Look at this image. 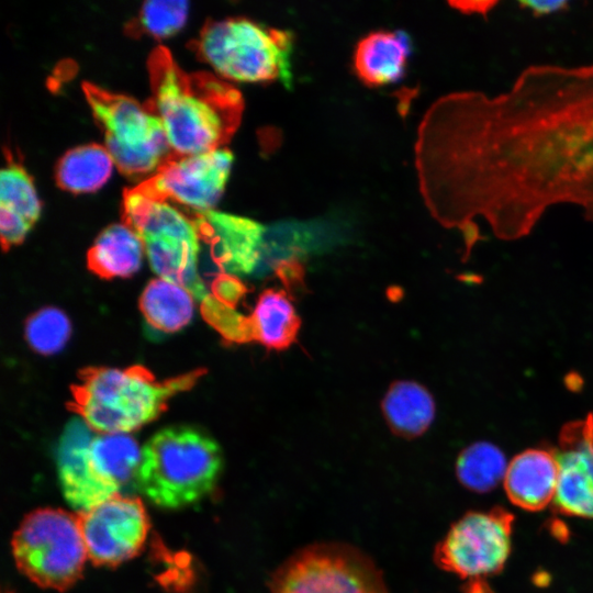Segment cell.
Here are the masks:
<instances>
[{"label": "cell", "instance_id": "cb8c5ba5", "mask_svg": "<svg viewBox=\"0 0 593 593\" xmlns=\"http://www.w3.org/2000/svg\"><path fill=\"white\" fill-rule=\"evenodd\" d=\"M113 159L99 144L81 145L66 152L55 168L59 188L71 193L93 192L110 178Z\"/></svg>", "mask_w": 593, "mask_h": 593}, {"label": "cell", "instance_id": "277c9868", "mask_svg": "<svg viewBox=\"0 0 593 593\" xmlns=\"http://www.w3.org/2000/svg\"><path fill=\"white\" fill-rule=\"evenodd\" d=\"M136 486L156 506L181 508L206 496L223 469L219 444L202 430L166 427L142 447Z\"/></svg>", "mask_w": 593, "mask_h": 593}, {"label": "cell", "instance_id": "2e32d148", "mask_svg": "<svg viewBox=\"0 0 593 593\" xmlns=\"http://www.w3.org/2000/svg\"><path fill=\"white\" fill-rule=\"evenodd\" d=\"M41 214V201L30 174L7 152L0 174V236L3 250L22 243Z\"/></svg>", "mask_w": 593, "mask_h": 593}, {"label": "cell", "instance_id": "ac0fdd59", "mask_svg": "<svg viewBox=\"0 0 593 593\" xmlns=\"http://www.w3.org/2000/svg\"><path fill=\"white\" fill-rule=\"evenodd\" d=\"M411 52L412 43L405 32H371L355 48V72L369 87L396 82L405 74Z\"/></svg>", "mask_w": 593, "mask_h": 593}, {"label": "cell", "instance_id": "5b68a950", "mask_svg": "<svg viewBox=\"0 0 593 593\" xmlns=\"http://www.w3.org/2000/svg\"><path fill=\"white\" fill-rule=\"evenodd\" d=\"M122 217L141 237L158 278L186 288L200 304L209 300L212 293L199 271L202 240L194 215L134 186L124 190Z\"/></svg>", "mask_w": 593, "mask_h": 593}, {"label": "cell", "instance_id": "ffe728a7", "mask_svg": "<svg viewBox=\"0 0 593 593\" xmlns=\"http://www.w3.org/2000/svg\"><path fill=\"white\" fill-rule=\"evenodd\" d=\"M138 443L125 433L94 435L88 450L94 477L114 494H121L128 483H135L142 462Z\"/></svg>", "mask_w": 593, "mask_h": 593}, {"label": "cell", "instance_id": "9a60e30c", "mask_svg": "<svg viewBox=\"0 0 593 593\" xmlns=\"http://www.w3.org/2000/svg\"><path fill=\"white\" fill-rule=\"evenodd\" d=\"M202 243L213 260L230 272H250L257 261L265 228L239 215L211 210L195 214Z\"/></svg>", "mask_w": 593, "mask_h": 593}, {"label": "cell", "instance_id": "6da1fadb", "mask_svg": "<svg viewBox=\"0 0 593 593\" xmlns=\"http://www.w3.org/2000/svg\"><path fill=\"white\" fill-rule=\"evenodd\" d=\"M415 166L432 216L465 239L483 217L502 240L527 236L556 204L593 222V64L532 65L497 96L450 92L426 111Z\"/></svg>", "mask_w": 593, "mask_h": 593}, {"label": "cell", "instance_id": "7c38bea8", "mask_svg": "<svg viewBox=\"0 0 593 593\" xmlns=\"http://www.w3.org/2000/svg\"><path fill=\"white\" fill-rule=\"evenodd\" d=\"M88 558L114 567L135 557L144 546L149 522L143 502L118 494L78 514Z\"/></svg>", "mask_w": 593, "mask_h": 593}, {"label": "cell", "instance_id": "8fae6325", "mask_svg": "<svg viewBox=\"0 0 593 593\" xmlns=\"http://www.w3.org/2000/svg\"><path fill=\"white\" fill-rule=\"evenodd\" d=\"M232 164L233 155L224 148L172 155L136 187L149 197L168 201L195 215L213 210L224 192Z\"/></svg>", "mask_w": 593, "mask_h": 593}, {"label": "cell", "instance_id": "484cf974", "mask_svg": "<svg viewBox=\"0 0 593 593\" xmlns=\"http://www.w3.org/2000/svg\"><path fill=\"white\" fill-rule=\"evenodd\" d=\"M188 11L189 3L182 0L146 1L137 15L126 25V32L131 36L168 37L183 26Z\"/></svg>", "mask_w": 593, "mask_h": 593}, {"label": "cell", "instance_id": "ba28073f", "mask_svg": "<svg viewBox=\"0 0 593 593\" xmlns=\"http://www.w3.org/2000/svg\"><path fill=\"white\" fill-rule=\"evenodd\" d=\"M12 553L18 569L38 586L70 588L88 558L78 515L59 508L33 511L13 535Z\"/></svg>", "mask_w": 593, "mask_h": 593}, {"label": "cell", "instance_id": "d6986e66", "mask_svg": "<svg viewBox=\"0 0 593 593\" xmlns=\"http://www.w3.org/2000/svg\"><path fill=\"white\" fill-rule=\"evenodd\" d=\"M301 320L282 290H264L251 314L244 317V340H256L268 349L283 350L296 342Z\"/></svg>", "mask_w": 593, "mask_h": 593}, {"label": "cell", "instance_id": "603a6c76", "mask_svg": "<svg viewBox=\"0 0 593 593\" xmlns=\"http://www.w3.org/2000/svg\"><path fill=\"white\" fill-rule=\"evenodd\" d=\"M194 296L186 288L156 278L143 290L139 309L150 327L169 334L190 323L194 313Z\"/></svg>", "mask_w": 593, "mask_h": 593}, {"label": "cell", "instance_id": "e0dca14e", "mask_svg": "<svg viewBox=\"0 0 593 593\" xmlns=\"http://www.w3.org/2000/svg\"><path fill=\"white\" fill-rule=\"evenodd\" d=\"M558 463L552 450L529 448L507 465L504 490L510 501L526 511H540L555 500Z\"/></svg>", "mask_w": 593, "mask_h": 593}, {"label": "cell", "instance_id": "52a82bcc", "mask_svg": "<svg viewBox=\"0 0 593 593\" xmlns=\"http://www.w3.org/2000/svg\"><path fill=\"white\" fill-rule=\"evenodd\" d=\"M82 91L121 174L145 180L175 155L161 120L147 102L91 82H83Z\"/></svg>", "mask_w": 593, "mask_h": 593}, {"label": "cell", "instance_id": "44dd1931", "mask_svg": "<svg viewBox=\"0 0 593 593\" xmlns=\"http://www.w3.org/2000/svg\"><path fill=\"white\" fill-rule=\"evenodd\" d=\"M381 411L394 435L413 439L430 427L436 407L433 395L424 385L412 380H398L385 392Z\"/></svg>", "mask_w": 593, "mask_h": 593}, {"label": "cell", "instance_id": "5bb4252c", "mask_svg": "<svg viewBox=\"0 0 593 593\" xmlns=\"http://www.w3.org/2000/svg\"><path fill=\"white\" fill-rule=\"evenodd\" d=\"M94 434L83 419L74 417L65 426L56 450V463L64 497L79 513L118 495L93 474L88 450Z\"/></svg>", "mask_w": 593, "mask_h": 593}, {"label": "cell", "instance_id": "f546056e", "mask_svg": "<svg viewBox=\"0 0 593 593\" xmlns=\"http://www.w3.org/2000/svg\"><path fill=\"white\" fill-rule=\"evenodd\" d=\"M465 593H494L484 579H474L467 581Z\"/></svg>", "mask_w": 593, "mask_h": 593}, {"label": "cell", "instance_id": "d4e9b609", "mask_svg": "<svg viewBox=\"0 0 593 593\" xmlns=\"http://www.w3.org/2000/svg\"><path fill=\"white\" fill-rule=\"evenodd\" d=\"M505 455L492 443L475 441L460 451L456 461L458 481L469 491L486 493L504 480Z\"/></svg>", "mask_w": 593, "mask_h": 593}, {"label": "cell", "instance_id": "83f0119b", "mask_svg": "<svg viewBox=\"0 0 593 593\" xmlns=\"http://www.w3.org/2000/svg\"><path fill=\"white\" fill-rule=\"evenodd\" d=\"M518 5L522 9H527L535 18H540L557 12L564 11L569 8L568 1H521Z\"/></svg>", "mask_w": 593, "mask_h": 593}, {"label": "cell", "instance_id": "f1b7e54d", "mask_svg": "<svg viewBox=\"0 0 593 593\" xmlns=\"http://www.w3.org/2000/svg\"><path fill=\"white\" fill-rule=\"evenodd\" d=\"M499 4V1H455L449 5L465 14H480L486 16L488 13Z\"/></svg>", "mask_w": 593, "mask_h": 593}, {"label": "cell", "instance_id": "3957f363", "mask_svg": "<svg viewBox=\"0 0 593 593\" xmlns=\"http://www.w3.org/2000/svg\"><path fill=\"white\" fill-rule=\"evenodd\" d=\"M203 373L197 369L157 380L141 365L90 367L80 371L71 387L70 409L92 430L127 434L156 419L175 395L190 390Z\"/></svg>", "mask_w": 593, "mask_h": 593}, {"label": "cell", "instance_id": "30bf717a", "mask_svg": "<svg viewBox=\"0 0 593 593\" xmlns=\"http://www.w3.org/2000/svg\"><path fill=\"white\" fill-rule=\"evenodd\" d=\"M513 522L500 506L466 513L437 545L435 562L467 581L501 572L511 553Z\"/></svg>", "mask_w": 593, "mask_h": 593}, {"label": "cell", "instance_id": "9c48e42d", "mask_svg": "<svg viewBox=\"0 0 593 593\" xmlns=\"http://www.w3.org/2000/svg\"><path fill=\"white\" fill-rule=\"evenodd\" d=\"M270 593H389L381 570L360 549L317 542L291 555L273 572Z\"/></svg>", "mask_w": 593, "mask_h": 593}, {"label": "cell", "instance_id": "4316f807", "mask_svg": "<svg viewBox=\"0 0 593 593\" xmlns=\"http://www.w3.org/2000/svg\"><path fill=\"white\" fill-rule=\"evenodd\" d=\"M71 325L57 307H44L32 314L25 324V337L33 350L42 355L60 351L67 344Z\"/></svg>", "mask_w": 593, "mask_h": 593}, {"label": "cell", "instance_id": "7a4b0ae2", "mask_svg": "<svg viewBox=\"0 0 593 593\" xmlns=\"http://www.w3.org/2000/svg\"><path fill=\"white\" fill-rule=\"evenodd\" d=\"M149 107L161 120L178 156L221 149L237 131L244 111L242 93L208 71L187 72L165 46L147 61Z\"/></svg>", "mask_w": 593, "mask_h": 593}, {"label": "cell", "instance_id": "4fadbf2b", "mask_svg": "<svg viewBox=\"0 0 593 593\" xmlns=\"http://www.w3.org/2000/svg\"><path fill=\"white\" fill-rule=\"evenodd\" d=\"M558 439L556 510L593 519V413L564 424Z\"/></svg>", "mask_w": 593, "mask_h": 593}, {"label": "cell", "instance_id": "8992f818", "mask_svg": "<svg viewBox=\"0 0 593 593\" xmlns=\"http://www.w3.org/2000/svg\"><path fill=\"white\" fill-rule=\"evenodd\" d=\"M293 36L247 18L208 20L192 48L221 78L238 82L292 85Z\"/></svg>", "mask_w": 593, "mask_h": 593}, {"label": "cell", "instance_id": "7402d4cb", "mask_svg": "<svg viewBox=\"0 0 593 593\" xmlns=\"http://www.w3.org/2000/svg\"><path fill=\"white\" fill-rule=\"evenodd\" d=\"M145 254L138 234L125 223L104 228L88 250V268L104 279L124 278L135 273Z\"/></svg>", "mask_w": 593, "mask_h": 593}]
</instances>
